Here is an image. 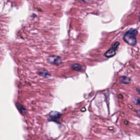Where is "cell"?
<instances>
[{"label":"cell","mask_w":140,"mask_h":140,"mask_svg":"<svg viewBox=\"0 0 140 140\" xmlns=\"http://www.w3.org/2000/svg\"><path fill=\"white\" fill-rule=\"evenodd\" d=\"M138 32L137 30L134 29H130L126 32L124 36V40L126 43L130 45H135L137 43L136 35Z\"/></svg>","instance_id":"obj_1"},{"label":"cell","mask_w":140,"mask_h":140,"mask_svg":"<svg viewBox=\"0 0 140 140\" xmlns=\"http://www.w3.org/2000/svg\"><path fill=\"white\" fill-rule=\"evenodd\" d=\"M48 61L49 63H52V64H55V65H58L61 63V59L59 57L52 56L48 58Z\"/></svg>","instance_id":"obj_2"},{"label":"cell","mask_w":140,"mask_h":140,"mask_svg":"<svg viewBox=\"0 0 140 140\" xmlns=\"http://www.w3.org/2000/svg\"><path fill=\"white\" fill-rule=\"evenodd\" d=\"M116 49L112 48L111 49H109L107 52L105 53V55L107 58H111L113 56H114L116 54Z\"/></svg>","instance_id":"obj_3"},{"label":"cell","mask_w":140,"mask_h":140,"mask_svg":"<svg viewBox=\"0 0 140 140\" xmlns=\"http://www.w3.org/2000/svg\"><path fill=\"white\" fill-rule=\"evenodd\" d=\"M50 117L53 119H58L60 117L61 114L57 111H52L49 114Z\"/></svg>","instance_id":"obj_4"},{"label":"cell","mask_w":140,"mask_h":140,"mask_svg":"<svg viewBox=\"0 0 140 140\" xmlns=\"http://www.w3.org/2000/svg\"><path fill=\"white\" fill-rule=\"evenodd\" d=\"M120 80V82L123 84H129L131 82L130 79L128 77H125V76H123V77H122Z\"/></svg>","instance_id":"obj_5"},{"label":"cell","mask_w":140,"mask_h":140,"mask_svg":"<svg viewBox=\"0 0 140 140\" xmlns=\"http://www.w3.org/2000/svg\"><path fill=\"white\" fill-rule=\"evenodd\" d=\"M72 67L73 68V69L77 71H82L83 70L82 67L79 64H78V63H74V64L72 66Z\"/></svg>","instance_id":"obj_6"},{"label":"cell","mask_w":140,"mask_h":140,"mask_svg":"<svg viewBox=\"0 0 140 140\" xmlns=\"http://www.w3.org/2000/svg\"><path fill=\"white\" fill-rule=\"evenodd\" d=\"M17 107H18V108L19 109V110L22 113L25 114V113H26V110H25L24 108H23V107H22V106H21V105H19V104L17 105Z\"/></svg>","instance_id":"obj_7"}]
</instances>
